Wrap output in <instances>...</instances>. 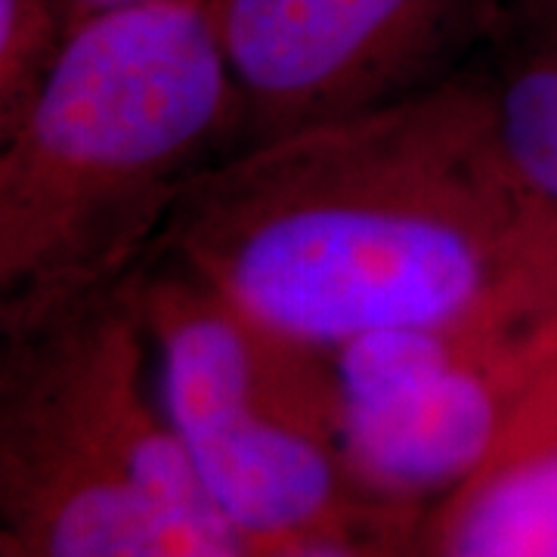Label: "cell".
<instances>
[{
	"label": "cell",
	"mask_w": 557,
	"mask_h": 557,
	"mask_svg": "<svg viewBox=\"0 0 557 557\" xmlns=\"http://www.w3.org/2000/svg\"><path fill=\"white\" fill-rule=\"evenodd\" d=\"M3 557H32V555H28V552L22 548L16 539L10 536V539H7V542H3Z\"/></svg>",
	"instance_id": "11"
},
{
	"label": "cell",
	"mask_w": 557,
	"mask_h": 557,
	"mask_svg": "<svg viewBox=\"0 0 557 557\" xmlns=\"http://www.w3.org/2000/svg\"><path fill=\"white\" fill-rule=\"evenodd\" d=\"M474 65L505 156L557 208V0H498Z\"/></svg>",
	"instance_id": "7"
},
{
	"label": "cell",
	"mask_w": 557,
	"mask_h": 557,
	"mask_svg": "<svg viewBox=\"0 0 557 557\" xmlns=\"http://www.w3.org/2000/svg\"><path fill=\"white\" fill-rule=\"evenodd\" d=\"M72 3V13H75V22L90 20L102 10H112V7H124V3H134V0H69Z\"/></svg>",
	"instance_id": "10"
},
{
	"label": "cell",
	"mask_w": 557,
	"mask_h": 557,
	"mask_svg": "<svg viewBox=\"0 0 557 557\" xmlns=\"http://www.w3.org/2000/svg\"><path fill=\"white\" fill-rule=\"evenodd\" d=\"M164 416L211 493L267 552L354 515L332 350L292 338L149 258L124 285Z\"/></svg>",
	"instance_id": "3"
},
{
	"label": "cell",
	"mask_w": 557,
	"mask_h": 557,
	"mask_svg": "<svg viewBox=\"0 0 557 557\" xmlns=\"http://www.w3.org/2000/svg\"><path fill=\"white\" fill-rule=\"evenodd\" d=\"M557 350V276L335 359L347 474L366 505L424 511L496 449Z\"/></svg>",
	"instance_id": "4"
},
{
	"label": "cell",
	"mask_w": 557,
	"mask_h": 557,
	"mask_svg": "<svg viewBox=\"0 0 557 557\" xmlns=\"http://www.w3.org/2000/svg\"><path fill=\"white\" fill-rule=\"evenodd\" d=\"M239 139L205 0H134L81 22L0 131V335L119 295L193 180Z\"/></svg>",
	"instance_id": "2"
},
{
	"label": "cell",
	"mask_w": 557,
	"mask_h": 557,
	"mask_svg": "<svg viewBox=\"0 0 557 557\" xmlns=\"http://www.w3.org/2000/svg\"><path fill=\"white\" fill-rule=\"evenodd\" d=\"M416 557H557V350L486 461L418 515Z\"/></svg>",
	"instance_id": "6"
},
{
	"label": "cell",
	"mask_w": 557,
	"mask_h": 557,
	"mask_svg": "<svg viewBox=\"0 0 557 557\" xmlns=\"http://www.w3.org/2000/svg\"><path fill=\"white\" fill-rule=\"evenodd\" d=\"M75 28L69 0H0V131L35 102Z\"/></svg>",
	"instance_id": "8"
},
{
	"label": "cell",
	"mask_w": 557,
	"mask_h": 557,
	"mask_svg": "<svg viewBox=\"0 0 557 557\" xmlns=\"http://www.w3.org/2000/svg\"><path fill=\"white\" fill-rule=\"evenodd\" d=\"M418 515L362 505L354 515L273 545L258 557H412Z\"/></svg>",
	"instance_id": "9"
},
{
	"label": "cell",
	"mask_w": 557,
	"mask_h": 557,
	"mask_svg": "<svg viewBox=\"0 0 557 557\" xmlns=\"http://www.w3.org/2000/svg\"><path fill=\"white\" fill-rule=\"evenodd\" d=\"M242 109L239 149L461 78L498 0H205Z\"/></svg>",
	"instance_id": "5"
},
{
	"label": "cell",
	"mask_w": 557,
	"mask_h": 557,
	"mask_svg": "<svg viewBox=\"0 0 557 557\" xmlns=\"http://www.w3.org/2000/svg\"><path fill=\"white\" fill-rule=\"evenodd\" d=\"M152 258L338 350L555 278L557 208L508 161L471 65L412 100L218 159Z\"/></svg>",
	"instance_id": "1"
}]
</instances>
